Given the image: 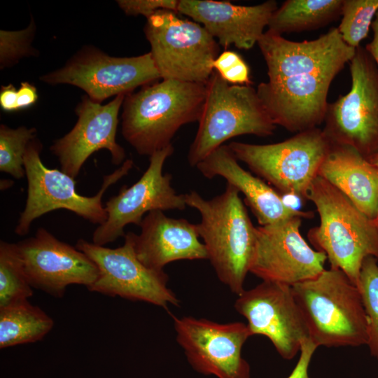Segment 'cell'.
Returning <instances> with one entry per match:
<instances>
[{
  "instance_id": "d6986e66",
  "label": "cell",
  "mask_w": 378,
  "mask_h": 378,
  "mask_svg": "<svg viewBox=\"0 0 378 378\" xmlns=\"http://www.w3.org/2000/svg\"><path fill=\"white\" fill-rule=\"evenodd\" d=\"M258 45L270 81L306 74L340 73L356 52L343 41L337 27L330 28L316 39L302 41L288 40L266 31Z\"/></svg>"
},
{
  "instance_id": "484cf974",
  "label": "cell",
  "mask_w": 378,
  "mask_h": 378,
  "mask_svg": "<svg viewBox=\"0 0 378 378\" xmlns=\"http://www.w3.org/2000/svg\"><path fill=\"white\" fill-rule=\"evenodd\" d=\"M33 295L17 244L0 241V307L27 300Z\"/></svg>"
},
{
  "instance_id": "cb8c5ba5",
  "label": "cell",
  "mask_w": 378,
  "mask_h": 378,
  "mask_svg": "<svg viewBox=\"0 0 378 378\" xmlns=\"http://www.w3.org/2000/svg\"><path fill=\"white\" fill-rule=\"evenodd\" d=\"M344 0H287L273 13L267 31L285 33L314 30L342 15Z\"/></svg>"
},
{
  "instance_id": "e575fe53",
  "label": "cell",
  "mask_w": 378,
  "mask_h": 378,
  "mask_svg": "<svg viewBox=\"0 0 378 378\" xmlns=\"http://www.w3.org/2000/svg\"><path fill=\"white\" fill-rule=\"evenodd\" d=\"M18 90L12 85L2 86L0 92V105L6 111H15L16 110Z\"/></svg>"
},
{
  "instance_id": "2e32d148",
  "label": "cell",
  "mask_w": 378,
  "mask_h": 378,
  "mask_svg": "<svg viewBox=\"0 0 378 378\" xmlns=\"http://www.w3.org/2000/svg\"><path fill=\"white\" fill-rule=\"evenodd\" d=\"M17 246L31 286L52 296L62 297L72 284L88 288L97 277L98 269L88 255L43 227Z\"/></svg>"
},
{
  "instance_id": "7a4b0ae2",
  "label": "cell",
  "mask_w": 378,
  "mask_h": 378,
  "mask_svg": "<svg viewBox=\"0 0 378 378\" xmlns=\"http://www.w3.org/2000/svg\"><path fill=\"white\" fill-rule=\"evenodd\" d=\"M239 191L227 183L224 192L207 200L192 190L185 194L187 206L201 216L197 224L218 279L236 295L245 289L255 243V227L239 196Z\"/></svg>"
},
{
  "instance_id": "9c48e42d",
  "label": "cell",
  "mask_w": 378,
  "mask_h": 378,
  "mask_svg": "<svg viewBox=\"0 0 378 378\" xmlns=\"http://www.w3.org/2000/svg\"><path fill=\"white\" fill-rule=\"evenodd\" d=\"M349 70L351 89L328 104L322 130L330 144L351 146L368 159L378 153V66L359 46Z\"/></svg>"
},
{
  "instance_id": "7c38bea8",
  "label": "cell",
  "mask_w": 378,
  "mask_h": 378,
  "mask_svg": "<svg viewBox=\"0 0 378 378\" xmlns=\"http://www.w3.org/2000/svg\"><path fill=\"white\" fill-rule=\"evenodd\" d=\"M174 150L171 144L154 153L141 178L130 187L123 186L117 195L108 199L104 206L106 220L94 231L92 243L104 246L125 237V226H140L144 215L149 212L186 209L185 194L177 193L172 187L170 174H163L164 164Z\"/></svg>"
},
{
  "instance_id": "4dcf8cb0",
  "label": "cell",
  "mask_w": 378,
  "mask_h": 378,
  "mask_svg": "<svg viewBox=\"0 0 378 378\" xmlns=\"http://www.w3.org/2000/svg\"><path fill=\"white\" fill-rule=\"evenodd\" d=\"M212 65L214 69L228 83L251 84L249 66L236 52L223 51L215 59Z\"/></svg>"
},
{
  "instance_id": "5b68a950",
  "label": "cell",
  "mask_w": 378,
  "mask_h": 378,
  "mask_svg": "<svg viewBox=\"0 0 378 378\" xmlns=\"http://www.w3.org/2000/svg\"><path fill=\"white\" fill-rule=\"evenodd\" d=\"M206 93L188 162L195 167L214 150L235 136L267 137L276 125L251 85H230L214 71L206 83Z\"/></svg>"
},
{
  "instance_id": "603a6c76",
  "label": "cell",
  "mask_w": 378,
  "mask_h": 378,
  "mask_svg": "<svg viewBox=\"0 0 378 378\" xmlns=\"http://www.w3.org/2000/svg\"><path fill=\"white\" fill-rule=\"evenodd\" d=\"M318 176L346 195L368 218H378V168L351 146L332 145Z\"/></svg>"
},
{
  "instance_id": "52a82bcc",
  "label": "cell",
  "mask_w": 378,
  "mask_h": 378,
  "mask_svg": "<svg viewBox=\"0 0 378 378\" xmlns=\"http://www.w3.org/2000/svg\"><path fill=\"white\" fill-rule=\"evenodd\" d=\"M41 150V143L35 138L29 143L24 155L27 197L15 229V234L25 235L35 219L59 209L72 211L94 224L104 223L107 213L102 204V197L108 187L129 173L134 167L133 160H125L119 168L104 176L99 192L88 197L76 192L74 178L62 170L50 169L43 164L40 157Z\"/></svg>"
},
{
  "instance_id": "83f0119b",
  "label": "cell",
  "mask_w": 378,
  "mask_h": 378,
  "mask_svg": "<svg viewBox=\"0 0 378 378\" xmlns=\"http://www.w3.org/2000/svg\"><path fill=\"white\" fill-rule=\"evenodd\" d=\"M378 259H364L359 276V289L368 322L367 346L372 356L378 359Z\"/></svg>"
},
{
  "instance_id": "3957f363",
  "label": "cell",
  "mask_w": 378,
  "mask_h": 378,
  "mask_svg": "<svg viewBox=\"0 0 378 378\" xmlns=\"http://www.w3.org/2000/svg\"><path fill=\"white\" fill-rule=\"evenodd\" d=\"M307 200L316 206L318 226L307 234L316 250L327 256L330 268L342 271L358 285L364 259H378V228L341 191L317 176L309 190Z\"/></svg>"
},
{
  "instance_id": "d4e9b609",
  "label": "cell",
  "mask_w": 378,
  "mask_h": 378,
  "mask_svg": "<svg viewBox=\"0 0 378 378\" xmlns=\"http://www.w3.org/2000/svg\"><path fill=\"white\" fill-rule=\"evenodd\" d=\"M53 326L52 318L28 300L0 307V348L39 341Z\"/></svg>"
},
{
  "instance_id": "d590c367",
  "label": "cell",
  "mask_w": 378,
  "mask_h": 378,
  "mask_svg": "<svg viewBox=\"0 0 378 378\" xmlns=\"http://www.w3.org/2000/svg\"><path fill=\"white\" fill-rule=\"evenodd\" d=\"M371 27L373 37L372 41L366 44L365 48L372 57L378 66V11L372 22Z\"/></svg>"
},
{
  "instance_id": "74e56055",
  "label": "cell",
  "mask_w": 378,
  "mask_h": 378,
  "mask_svg": "<svg viewBox=\"0 0 378 378\" xmlns=\"http://www.w3.org/2000/svg\"><path fill=\"white\" fill-rule=\"evenodd\" d=\"M375 223H376V225L377 226V228H378V218H377V220L375 221Z\"/></svg>"
},
{
  "instance_id": "f1b7e54d",
  "label": "cell",
  "mask_w": 378,
  "mask_h": 378,
  "mask_svg": "<svg viewBox=\"0 0 378 378\" xmlns=\"http://www.w3.org/2000/svg\"><path fill=\"white\" fill-rule=\"evenodd\" d=\"M36 130L24 126L11 129L0 126V170L15 178L24 176V155L29 143L36 138Z\"/></svg>"
},
{
  "instance_id": "277c9868",
  "label": "cell",
  "mask_w": 378,
  "mask_h": 378,
  "mask_svg": "<svg viewBox=\"0 0 378 378\" xmlns=\"http://www.w3.org/2000/svg\"><path fill=\"white\" fill-rule=\"evenodd\" d=\"M309 339L318 347L367 345L368 322L358 286L337 269L293 285Z\"/></svg>"
},
{
  "instance_id": "ac0fdd59",
  "label": "cell",
  "mask_w": 378,
  "mask_h": 378,
  "mask_svg": "<svg viewBox=\"0 0 378 378\" xmlns=\"http://www.w3.org/2000/svg\"><path fill=\"white\" fill-rule=\"evenodd\" d=\"M338 74H306L268 80L260 83L256 91L274 125L298 133L324 122L328 91Z\"/></svg>"
},
{
  "instance_id": "8992f818",
  "label": "cell",
  "mask_w": 378,
  "mask_h": 378,
  "mask_svg": "<svg viewBox=\"0 0 378 378\" xmlns=\"http://www.w3.org/2000/svg\"><path fill=\"white\" fill-rule=\"evenodd\" d=\"M237 160L279 193L307 200L309 188L331 144L318 127L296 133L281 142L228 144Z\"/></svg>"
},
{
  "instance_id": "44dd1931",
  "label": "cell",
  "mask_w": 378,
  "mask_h": 378,
  "mask_svg": "<svg viewBox=\"0 0 378 378\" xmlns=\"http://www.w3.org/2000/svg\"><path fill=\"white\" fill-rule=\"evenodd\" d=\"M196 168L209 179L216 176L243 194L246 204L260 225H267L293 217L312 218V211H304L288 206L280 194L263 179L241 167L229 148L223 144L197 164Z\"/></svg>"
},
{
  "instance_id": "9a60e30c",
  "label": "cell",
  "mask_w": 378,
  "mask_h": 378,
  "mask_svg": "<svg viewBox=\"0 0 378 378\" xmlns=\"http://www.w3.org/2000/svg\"><path fill=\"white\" fill-rule=\"evenodd\" d=\"M234 309L247 320L252 335L267 337L284 359H293L309 339L290 286L262 281L237 295Z\"/></svg>"
},
{
  "instance_id": "8fae6325",
  "label": "cell",
  "mask_w": 378,
  "mask_h": 378,
  "mask_svg": "<svg viewBox=\"0 0 378 378\" xmlns=\"http://www.w3.org/2000/svg\"><path fill=\"white\" fill-rule=\"evenodd\" d=\"M160 78L150 52L115 57L93 48L83 49L63 67L40 78L41 81L52 85L78 87L99 103L112 96L130 94L137 87Z\"/></svg>"
},
{
  "instance_id": "30bf717a",
  "label": "cell",
  "mask_w": 378,
  "mask_h": 378,
  "mask_svg": "<svg viewBox=\"0 0 378 378\" xmlns=\"http://www.w3.org/2000/svg\"><path fill=\"white\" fill-rule=\"evenodd\" d=\"M123 245L115 248L78 240L76 247L96 265L98 275L87 288L109 296H119L142 301L167 309L178 306L179 300L167 286L168 276L164 270L146 267L134 251V233L125 235Z\"/></svg>"
},
{
  "instance_id": "8d00e7d4",
  "label": "cell",
  "mask_w": 378,
  "mask_h": 378,
  "mask_svg": "<svg viewBox=\"0 0 378 378\" xmlns=\"http://www.w3.org/2000/svg\"><path fill=\"white\" fill-rule=\"evenodd\" d=\"M368 160L372 164H373L376 167L378 168V153H377L376 154L372 155L371 157H370L369 158H368Z\"/></svg>"
},
{
  "instance_id": "4fadbf2b",
  "label": "cell",
  "mask_w": 378,
  "mask_h": 378,
  "mask_svg": "<svg viewBox=\"0 0 378 378\" xmlns=\"http://www.w3.org/2000/svg\"><path fill=\"white\" fill-rule=\"evenodd\" d=\"M176 339L191 366L218 378H250L241 349L251 336L242 322L221 323L204 318L174 317Z\"/></svg>"
},
{
  "instance_id": "836d02e7",
  "label": "cell",
  "mask_w": 378,
  "mask_h": 378,
  "mask_svg": "<svg viewBox=\"0 0 378 378\" xmlns=\"http://www.w3.org/2000/svg\"><path fill=\"white\" fill-rule=\"evenodd\" d=\"M38 99L36 88L27 82H22L17 91L16 110L27 108Z\"/></svg>"
},
{
  "instance_id": "ffe728a7",
  "label": "cell",
  "mask_w": 378,
  "mask_h": 378,
  "mask_svg": "<svg viewBox=\"0 0 378 378\" xmlns=\"http://www.w3.org/2000/svg\"><path fill=\"white\" fill-rule=\"evenodd\" d=\"M274 0L255 6L234 5L230 1L180 0L178 13L188 15L202 24L220 46L249 50L263 35L273 13Z\"/></svg>"
},
{
  "instance_id": "4316f807",
  "label": "cell",
  "mask_w": 378,
  "mask_h": 378,
  "mask_svg": "<svg viewBox=\"0 0 378 378\" xmlns=\"http://www.w3.org/2000/svg\"><path fill=\"white\" fill-rule=\"evenodd\" d=\"M378 11V0H344L337 27L343 41L356 48L368 34Z\"/></svg>"
},
{
  "instance_id": "d6a6232c",
  "label": "cell",
  "mask_w": 378,
  "mask_h": 378,
  "mask_svg": "<svg viewBox=\"0 0 378 378\" xmlns=\"http://www.w3.org/2000/svg\"><path fill=\"white\" fill-rule=\"evenodd\" d=\"M317 347L310 339L302 342L298 361L288 378H310L308 373L309 366Z\"/></svg>"
},
{
  "instance_id": "6da1fadb",
  "label": "cell",
  "mask_w": 378,
  "mask_h": 378,
  "mask_svg": "<svg viewBox=\"0 0 378 378\" xmlns=\"http://www.w3.org/2000/svg\"><path fill=\"white\" fill-rule=\"evenodd\" d=\"M204 83L162 79L125 96L122 134L141 155L172 144L184 125L198 122L206 98Z\"/></svg>"
},
{
  "instance_id": "1f68e13d",
  "label": "cell",
  "mask_w": 378,
  "mask_h": 378,
  "mask_svg": "<svg viewBox=\"0 0 378 378\" xmlns=\"http://www.w3.org/2000/svg\"><path fill=\"white\" fill-rule=\"evenodd\" d=\"M117 2L127 15H144L148 18L160 10L178 13V1L176 0H120Z\"/></svg>"
},
{
  "instance_id": "5bb4252c",
  "label": "cell",
  "mask_w": 378,
  "mask_h": 378,
  "mask_svg": "<svg viewBox=\"0 0 378 378\" xmlns=\"http://www.w3.org/2000/svg\"><path fill=\"white\" fill-rule=\"evenodd\" d=\"M302 220L293 217L256 227L249 272L262 281L290 286L320 274L327 256L312 248L301 235Z\"/></svg>"
},
{
  "instance_id": "ba28073f",
  "label": "cell",
  "mask_w": 378,
  "mask_h": 378,
  "mask_svg": "<svg viewBox=\"0 0 378 378\" xmlns=\"http://www.w3.org/2000/svg\"><path fill=\"white\" fill-rule=\"evenodd\" d=\"M160 10L147 18L144 33L161 79L206 84L220 45L200 24Z\"/></svg>"
},
{
  "instance_id": "f546056e",
  "label": "cell",
  "mask_w": 378,
  "mask_h": 378,
  "mask_svg": "<svg viewBox=\"0 0 378 378\" xmlns=\"http://www.w3.org/2000/svg\"><path fill=\"white\" fill-rule=\"evenodd\" d=\"M35 25L31 20L27 28L20 31H0V63L4 68L21 57L31 54V43Z\"/></svg>"
},
{
  "instance_id": "7402d4cb",
  "label": "cell",
  "mask_w": 378,
  "mask_h": 378,
  "mask_svg": "<svg viewBox=\"0 0 378 378\" xmlns=\"http://www.w3.org/2000/svg\"><path fill=\"white\" fill-rule=\"evenodd\" d=\"M140 227V234H134V251L150 269L163 270L174 261L208 258L197 224L185 218H171L156 210L144 216Z\"/></svg>"
},
{
  "instance_id": "e0dca14e",
  "label": "cell",
  "mask_w": 378,
  "mask_h": 378,
  "mask_svg": "<svg viewBox=\"0 0 378 378\" xmlns=\"http://www.w3.org/2000/svg\"><path fill=\"white\" fill-rule=\"evenodd\" d=\"M125 96L118 95L104 105L88 96L83 97L76 108L78 115L76 125L50 148L57 158L63 172L75 178L88 158L102 149L110 152L111 162L115 165L124 161L125 150L115 138L119 111Z\"/></svg>"
}]
</instances>
